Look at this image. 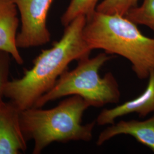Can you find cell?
<instances>
[{"label":"cell","instance_id":"obj_1","mask_svg":"<svg viewBox=\"0 0 154 154\" xmlns=\"http://www.w3.org/2000/svg\"><path fill=\"white\" fill-rule=\"evenodd\" d=\"M86 17L79 16L65 27L62 36L33 60V66L21 78L9 81L4 97L21 110L33 107L49 91L69 64L90 57L91 50L83 38Z\"/></svg>","mask_w":154,"mask_h":154},{"label":"cell","instance_id":"obj_2","mask_svg":"<svg viewBox=\"0 0 154 154\" xmlns=\"http://www.w3.org/2000/svg\"><path fill=\"white\" fill-rule=\"evenodd\" d=\"M137 26L124 16L95 11L86 17L83 38L91 50L125 58L137 77L143 80L154 70V37L146 36Z\"/></svg>","mask_w":154,"mask_h":154},{"label":"cell","instance_id":"obj_3","mask_svg":"<svg viewBox=\"0 0 154 154\" xmlns=\"http://www.w3.org/2000/svg\"><path fill=\"white\" fill-rule=\"evenodd\" d=\"M88 107L82 97L70 95L50 109L31 107L21 111L22 134L27 142L34 141L33 154L41 153L54 142H90L96 122L82 124L83 114Z\"/></svg>","mask_w":154,"mask_h":154},{"label":"cell","instance_id":"obj_4","mask_svg":"<svg viewBox=\"0 0 154 154\" xmlns=\"http://www.w3.org/2000/svg\"><path fill=\"white\" fill-rule=\"evenodd\" d=\"M112 58V55L103 51L92 58L88 57L78 61L77 66L64 72L33 107H42L50 102L70 95L82 97L90 107H101L118 103L121 91L114 75L111 72L103 77L99 75L100 69Z\"/></svg>","mask_w":154,"mask_h":154},{"label":"cell","instance_id":"obj_5","mask_svg":"<svg viewBox=\"0 0 154 154\" xmlns=\"http://www.w3.org/2000/svg\"><path fill=\"white\" fill-rule=\"evenodd\" d=\"M54 1L12 0L20 18L21 27L17 37L18 48H37L50 41L47 19Z\"/></svg>","mask_w":154,"mask_h":154},{"label":"cell","instance_id":"obj_6","mask_svg":"<svg viewBox=\"0 0 154 154\" xmlns=\"http://www.w3.org/2000/svg\"><path fill=\"white\" fill-rule=\"evenodd\" d=\"M20 112L11 100L0 101V154H21L27 149L20 126Z\"/></svg>","mask_w":154,"mask_h":154},{"label":"cell","instance_id":"obj_7","mask_svg":"<svg viewBox=\"0 0 154 154\" xmlns=\"http://www.w3.org/2000/svg\"><path fill=\"white\" fill-rule=\"evenodd\" d=\"M147 85L142 93L135 98L114 108L102 110L95 120L99 126L112 125L117 118L132 113L144 118L154 112V70L149 73Z\"/></svg>","mask_w":154,"mask_h":154},{"label":"cell","instance_id":"obj_8","mask_svg":"<svg viewBox=\"0 0 154 154\" xmlns=\"http://www.w3.org/2000/svg\"><path fill=\"white\" fill-rule=\"evenodd\" d=\"M129 135L154 153V114L149 118L138 121H121L110 125L100 133L96 144L100 146L119 135Z\"/></svg>","mask_w":154,"mask_h":154},{"label":"cell","instance_id":"obj_9","mask_svg":"<svg viewBox=\"0 0 154 154\" xmlns=\"http://www.w3.org/2000/svg\"><path fill=\"white\" fill-rule=\"evenodd\" d=\"M12 0H0V50L10 54L17 64L22 65L23 59L17 44L20 19Z\"/></svg>","mask_w":154,"mask_h":154},{"label":"cell","instance_id":"obj_10","mask_svg":"<svg viewBox=\"0 0 154 154\" xmlns=\"http://www.w3.org/2000/svg\"><path fill=\"white\" fill-rule=\"evenodd\" d=\"M100 0H71L61 18L62 25L65 27L77 17L88 16L96 11Z\"/></svg>","mask_w":154,"mask_h":154},{"label":"cell","instance_id":"obj_11","mask_svg":"<svg viewBox=\"0 0 154 154\" xmlns=\"http://www.w3.org/2000/svg\"><path fill=\"white\" fill-rule=\"evenodd\" d=\"M137 25H144L154 34V0H143L140 5L130 9L125 16Z\"/></svg>","mask_w":154,"mask_h":154},{"label":"cell","instance_id":"obj_12","mask_svg":"<svg viewBox=\"0 0 154 154\" xmlns=\"http://www.w3.org/2000/svg\"><path fill=\"white\" fill-rule=\"evenodd\" d=\"M140 0H102L98 4L96 11L109 14L125 16L133 8L138 5Z\"/></svg>","mask_w":154,"mask_h":154},{"label":"cell","instance_id":"obj_13","mask_svg":"<svg viewBox=\"0 0 154 154\" xmlns=\"http://www.w3.org/2000/svg\"><path fill=\"white\" fill-rule=\"evenodd\" d=\"M11 58L10 54L0 50V101L3 100L6 86L9 81Z\"/></svg>","mask_w":154,"mask_h":154}]
</instances>
